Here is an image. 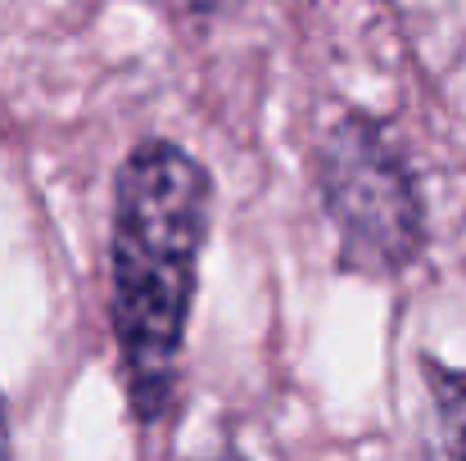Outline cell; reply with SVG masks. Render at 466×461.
Segmentation results:
<instances>
[{
	"label": "cell",
	"mask_w": 466,
	"mask_h": 461,
	"mask_svg": "<svg viewBox=\"0 0 466 461\" xmlns=\"http://www.w3.org/2000/svg\"><path fill=\"white\" fill-rule=\"evenodd\" d=\"M208 204V172L167 141L137 145L114 185V335L132 403L146 421L163 412L177 380Z\"/></svg>",
	"instance_id": "cell-1"
},
{
	"label": "cell",
	"mask_w": 466,
	"mask_h": 461,
	"mask_svg": "<svg viewBox=\"0 0 466 461\" xmlns=\"http://www.w3.org/2000/svg\"><path fill=\"white\" fill-rule=\"evenodd\" d=\"M321 195L344 263L358 272H399L421 249V195L394 136L349 114L321 145Z\"/></svg>",
	"instance_id": "cell-2"
},
{
	"label": "cell",
	"mask_w": 466,
	"mask_h": 461,
	"mask_svg": "<svg viewBox=\"0 0 466 461\" xmlns=\"http://www.w3.org/2000/svg\"><path fill=\"white\" fill-rule=\"evenodd\" d=\"M0 461H9V421H5V407H0Z\"/></svg>",
	"instance_id": "cell-4"
},
{
	"label": "cell",
	"mask_w": 466,
	"mask_h": 461,
	"mask_svg": "<svg viewBox=\"0 0 466 461\" xmlns=\"http://www.w3.org/2000/svg\"><path fill=\"white\" fill-rule=\"evenodd\" d=\"M204 461H236V457H204Z\"/></svg>",
	"instance_id": "cell-5"
},
{
	"label": "cell",
	"mask_w": 466,
	"mask_h": 461,
	"mask_svg": "<svg viewBox=\"0 0 466 461\" xmlns=\"http://www.w3.org/2000/svg\"><path fill=\"white\" fill-rule=\"evenodd\" d=\"M435 407V461H466V371L431 366Z\"/></svg>",
	"instance_id": "cell-3"
}]
</instances>
